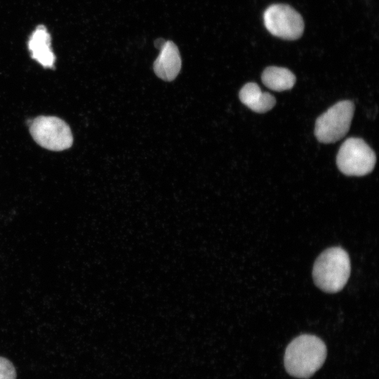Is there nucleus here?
Segmentation results:
<instances>
[{"label":"nucleus","mask_w":379,"mask_h":379,"mask_svg":"<svg viewBox=\"0 0 379 379\" xmlns=\"http://www.w3.org/2000/svg\"><path fill=\"white\" fill-rule=\"evenodd\" d=\"M348 253L340 247H331L317 258L312 270L315 284L326 293L340 291L347 284L350 274Z\"/></svg>","instance_id":"2"},{"label":"nucleus","mask_w":379,"mask_h":379,"mask_svg":"<svg viewBox=\"0 0 379 379\" xmlns=\"http://www.w3.org/2000/svg\"><path fill=\"white\" fill-rule=\"evenodd\" d=\"M166 41L164 39H157L154 41V46L159 51L164 46Z\"/></svg>","instance_id":"12"},{"label":"nucleus","mask_w":379,"mask_h":379,"mask_svg":"<svg viewBox=\"0 0 379 379\" xmlns=\"http://www.w3.org/2000/svg\"><path fill=\"white\" fill-rule=\"evenodd\" d=\"M326 357L324 343L315 335L304 334L293 339L287 346L284 365L290 375L306 378L322 366Z\"/></svg>","instance_id":"1"},{"label":"nucleus","mask_w":379,"mask_h":379,"mask_svg":"<svg viewBox=\"0 0 379 379\" xmlns=\"http://www.w3.org/2000/svg\"><path fill=\"white\" fill-rule=\"evenodd\" d=\"M264 24L274 36L287 40H295L304 31L302 16L292 7L286 4H272L263 14Z\"/></svg>","instance_id":"6"},{"label":"nucleus","mask_w":379,"mask_h":379,"mask_svg":"<svg viewBox=\"0 0 379 379\" xmlns=\"http://www.w3.org/2000/svg\"><path fill=\"white\" fill-rule=\"evenodd\" d=\"M239 98L242 103L258 113L266 112L276 104V99L272 94L262 92L253 82L247 83L241 88Z\"/></svg>","instance_id":"9"},{"label":"nucleus","mask_w":379,"mask_h":379,"mask_svg":"<svg viewBox=\"0 0 379 379\" xmlns=\"http://www.w3.org/2000/svg\"><path fill=\"white\" fill-rule=\"evenodd\" d=\"M16 372L12 363L0 357V379H15Z\"/></svg>","instance_id":"11"},{"label":"nucleus","mask_w":379,"mask_h":379,"mask_svg":"<svg viewBox=\"0 0 379 379\" xmlns=\"http://www.w3.org/2000/svg\"><path fill=\"white\" fill-rule=\"evenodd\" d=\"M262 81L271 90L283 91L289 90L294 86L295 77L286 68L272 66L263 71Z\"/></svg>","instance_id":"10"},{"label":"nucleus","mask_w":379,"mask_h":379,"mask_svg":"<svg viewBox=\"0 0 379 379\" xmlns=\"http://www.w3.org/2000/svg\"><path fill=\"white\" fill-rule=\"evenodd\" d=\"M373 150L361 138H347L336 158L339 170L347 175L362 176L371 173L375 164Z\"/></svg>","instance_id":"5"},{"label":"nucleus","mask_w":379,"mask_h":379,"mask_svg":"<svg viewBox=\"0 0 379 379\" xmlns=\"http://www.w3.org/2000/svg\"><path fill=\"white\" fill-rule=\"evenodd\" d=\"M354 105L343 100L331 107L319 116L315 123L314 135L323 143H333L348 132L354 115Z\"/></svg>","instance_id":"4"},{"label":"nucleus","mask_w":379,"mask_h":379,"mask_svg":"<svg viewBox=\"0 0 379 379\" xmlns=\"http://www.w3.org/2000/svg\"><path fill=\"white\" fill-rule=\"evenodd\" d=\"M29 132L41 147L51 151H62L71 147L73 135L69 125L53 116H39L31 121Z\"/></svg>","instance_id":"3"},{"label":"nucleus","mask_w":379,"mask_h":379,"mask_svg":"<svg viewBox=\"0 0 379 379\" xmlns=\"http://www.w3.org/2000/svg\"><path fill=\"white\" fill-rule=\"evenodd\" d=\"M181 64V58L177 46L171 41H166L154 62V71L160 79L171 81L178 76Z\"/></svg>","instance_id":"7"},{"label":"nucleus","mask_w":379,"mask_h":379,"mask_svg":"<svg viewBox=\"0 0 379 379\" xmlns=\"http://www.w3.org/2000/svg\"><path fill=\"white\" fill-rule=\"evenodd\" d=\"M28 48L32 58L44 67H54L55 57L51 46V36L44 25L37 26L32 33Z\"/></svg>","instance_id":"8"}]
</instances>
